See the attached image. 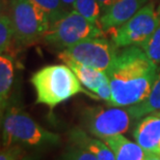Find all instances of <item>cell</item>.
I'll list each match as a JSON object with an SVG mask.
<instances>
[{"label": "cell", "instance_id": "1", "mask_svg": "<svg viewBox=\"0 0 160 160\" xmlns=\"http://www.w3.org/2000/svg\"><path fill=\"white\" fill-rule=\"evenodd\" d=\"M158 67L139 46L124 48L106 72L111 88L108 105L128 108L144 101L154 84Z\"/></svg>", "mask_w": 160, "mask_h": 160}, {"label": "cell", "instance_id": "2", "mask_svg": "<svg viewBox=\"0 0 160 160\" xmlns=\"http://www.w3.org/2000/svg\"><path fill=\"white\" fill-rule=\"evenodd\" d=\"M30 81L36 93V103L45 104L50 108L80 92H86L76 74L67 64L43 67L33 73Z\"/></svg>", "mask_w": 160, "mask_h": 160}, {"label": "cell", "instance_id": "3", "mask_svg": "<svg viewBox=\"0 0 160 160\" xmlns=\"http://www.w3.org/2000/svg\"><path fill=\"white\" fill-rule=\"evenodd\" d=\"M58 134L42 127L30 116L16 107L6 108L2 117V146L23 145L28 147H48L59 144Z\"/></svg>", "mask_w": 160, "mask_h": 160}, {"label": "cell", "instance_id": "4", "mask_svg": "<svg viewBox=\"0 0 160 160\" xmlns=\"http://www.w3.org/2000/svg\"><path fill=\"white\" fill-rule=\"evenodd\" d=\"M102 35L103 30L100 26L90 22L73 9L51 24L43 39L56 49L66 50L81 40Z\"/></svg>", "mask_w": 160, "mask_h": 160}, {"label": "cell", "instance_id": "5", "mask_svg": "<svg viewBox=\"0 0 160 160\" xmlns=\"http://www.w3.org/2000/svg\"><path fill=\"white\" fill-rule=\"evenodd\" d=\"M12 21L17 42L28 46L43 38L50 27L45 13L33 4L31 0H13Z\"/></svg>", "mask_w": 160, "mask_h": 160}, {"label": "cell", "instance_id": "6", "mask_svg": "<svg viewBox=\"0 0 160 160\" xmlns=\"http://www.w3.org/2000/svg\"><path fill=\"white\" fill-rule=\"evenodd\" d=\"M132 118L126 108L121 107H90L82 113V122L91 135L101 139L123 134L131 125Z\"/></svg>", "mask_w": 160, "mask_h": 160}, {"label": "cell", "instance_id": "7", "mask_svg": "<svg viewBox=\"0 0 160 160\" xmlns=\"http://www.w3.org/2000/svg\"><path fill=\"white\" fill-rule=\"evenodd\" d=\"M159 24L154 1H149L129 21L113 29L111 40L118 48L141 46L150 38Z\"/></svg>", "mask_w": 160, "mask_h": 160}, {"label": "cell", "instance_id": "8", "mask_svg": "<svg viewBox=\"0 0 160 160\" xmlns=\"http://www.w3.org/2000/svg\"><path fill=\"white\" fill-rule=\"evenodd\" d=\"M119 48L102 36L91 37L63 50L59 54L95 69L107 72L118 55Z\"/></svg>", "mask_w": 160, "mask_h": 160}, {"label": "cell", "instance_id": "9", "mask_svg": "<svg viewBox=\"0 0 160 160\" xmlns=\"http://www.w3.org/2000/svg\"><path fill=\"white\" fill-rule=\"evenodd\" d=\"M148 0H115L102 12L99 26L103 31H109L129 21Z\"/></svg>", "mask_w": 160, "mask_h": 160}, {"label": "cell", "instance_id": "10", "mask_svg": "<svg viewBox=\"0 0 160 160\" xmlns=\"http://www.w3.org/2000/svg\"><path fill=\"white\" fill-rule=\"evenodd\" d=\"M133 138L146 152L160 154V115L152 113L141 118L133 130Z\"/></svg>", "mask_w": 160, "mask_h": 160}, {"label": "cell", "instance_id": "11", "mask_svg": "<svg viewBox=\"0 0 160 160\" xmlns=\"http://www.w3.org/2000/svg\"><path fill=\"white\" fill-rule=\"evenodd\" d=\"M58 57L64 64H67L74 71L78 80L80 81L81 85H83L84 87L87 88L94 94L95 97H96V93L103 85L109 83V78L104 71L95 69L93 67L81 64L77 62V61L71 59L70 57L62 55V54H59Z\"/></svg>", "mask_w": 160, "mask_h": 160}, {"label": "cell", "instance_id": "12", "mask_svg": "<svg viewBox=\"0 0 160 160\" xmlns=\"http://www.w3.org/2000/svg\"><path fill=\"white\" fill-rule=\"evenodd\" d=\"M115 156V160H145L146 151L137 142H131L123 134H117L103 139Z\"/></svg>", "mask_w": 160, "mask_h": 160}, {"label": "cell", "instance_id": "13", "mask_svg": "<svg viewBox=\"0 0 160 160\" xmlns=\"http://www.w3.org/2000/svg\"><path fill=\"white\" fill-rule=\"evenodd\" d=\"M70 141L91 152L97 160H115L112 150L104 142L90 137L81 129H74L70 132Z\"/></svg>", "mask_w": 160, "mask_h": 160}, {"label": "cell", "instance_id": "14", "mask_svg": "<svg viewBox=\"0 0 160 160\" xmlns=\"http://www.w3.org/2000/svg\"><path fill=\"white\" fill-rule=\"evenodd\" d=\"M127 110L133 119H141L149 114L160 111V66L147 98L137 104L128 107Z\"/></svg>", "mask_w": 160, "mask_h": 160}, {"label": "cell", "instance_id": "15", "mask_svg": "<svg viewBox=\"0 0 160 160\" xmlns=\"http://www.w3.org/2000/svg\"><path fill=\"white\" fill-rule=\"evenodd\" d=\"M15 77V66L13 58L8 54H1L0 56V105L1 116L6 111L8 104L9 94Z\"/></svg>", "mask_w": 160, "mask_h": 160}, {"label": "cell", "instance_id": "16", "mask_svg": "<svg viewBox=\"0 0 160 160\" xmlns=\"http://www.w3.org/2000/svg\"><path fill=\"white\" fill-rule=\"evenodd\" d=\"M31 1L40 11H42L48 17L50 25L71 12L66 8L62 0H31Z\"/></svg>", "mask_w": 160, "mask_h": 160}, {"label": "cell", "instance_id": "17", "mask_svg": "<svg viewBox=\"0 0 160 160\" xmlns=\"http://www.w3.org/2000/svg\"><path fill=\"white\" fill-rule=\"evenodd\" d=\"M73 9L79 12L90 22L99 26L102 9L98 0H75Z\"/></svg>", "mask_w": 160, "mask_h": 160}, {"label": "cell", "instance_id": "18", "mask_svg": "<svg viewBox=\"0 0 160 160\" xmlns=\"http://www.w3.org/2000/svg\"><path fill=\"white\" fill-rule=\"evenodd\" d=\"M15 36L12 18L6 15L0 17V52L5 53L11 46L12 39Z\"/></svg>", "mask_w": 160, "mask_h": 160}, {"label": "cell", "instance_id": "19", "mask_svg": "<svg viewBox=\"0 0 160 160\" xmlns=\"http://www.w3.org/2000/svg\"><path fill=\"white\" fill-rule=\"evenodd\" d=\"M156 65L160 66V24L150 38L139 46Z\"/></svg>", "mask_w": 160, "mask_h": 160}, {"label": "cell", "instance_id": "20", "mask_svg": "<svg viewBox=\"0 0 160 160\" xmlns=\"http://www.w3.org/2000/svg\"><path fill=\"white\" fill-rule=\"evenodd\" d=\"M63 160H97V158L82 146L72 142V146L63 154Z\"/></svg>", "mask_w": 160, "mask_h": 160}, {"label": "cell", "instance_id": "21", "mask_svg": "<svg viewBox=\"0 0 160 160\" xmlns=\"http://www.w3.org/2000/svg\"><path fill=\"white\" fill-rule=\"evenodd\" d=\"M25 157V152L19 145L2 147L0 152V160H19Z\"/></svg>", "mask_w": 160, "mask_h": 160}, {"label": "cell", "instance_id": "22", "mask_svg": "<svg viewBox=\"0 0 160 160\" xmlns=\"http://www.w3.org/2000/svg\"><path fill=\"white\" fill-rule=\"evenodd\" d=\"M114 1L115 0H98L99 4H100V8L102 9V12H103L104 11H106V9L109 8Z\"/></svg>", "mask_w": 160, "mask_h": 160}, {"label": "cell", "instance_id": "23", "mask_svg": "<svg viewBox=\"0 0 160 160\" xmlns=\"http://www.w3.org/2000/svg\"><path fill=\"white\" fill-rule=\"evenodd\" d=\"M145 160H160V154L152 152H146Z\"/></svg>", "mask_w": 160, "mask_h": 160}, {"label": "cell", "instance_id": "24", "mask_svg": "<svg viewBox=\"0 0 160 160\" xmlns=\"http://www.w3.org/2000/svg\"><path fill=\"white\" fill-rule=\"evenodd\" d=\"M62 1H63V5L66 6V8L68 9V11H71L70 8H73L75 0H62Z\"/></svg>", "mask_w": 160, "mask_h": 160}, {"label": "cell", "instance_id": "25", "mask_svg": "<svg viewBox=\"0 0 160 160\" xmlns=\"http://www.w3.org/2000/svg\"><path fill=\"white\" fill-rule=\"evenodd\" d=\"M19 160H36V158L32 157V156H25V157H23L22 159H19Z\"/></svg>", "mask_w": 160, "mask_h": 160}, {"label": "cell", "instance_id": "26", "mask_svg": "<svg viewBox=\"0 0 160 160\" xmlns=\"http://www.w3.org/2000/svg\"><path fill=\"white\" fill-rule=\"evenodd\" d=\"M156 12H157V16H158V19H159V22H160V2L158 6L156 8Z\"/></svg>", "mask_w": 160, "mask_h": 160}, {"label": "cell", "instance_id": "27", "mask_svg": "<svg viewBox=\"0 0 160 160\" xmlns=\"http://www.w3.org/2000/svg\"><path fill=\"white\" fill-rule=\"evenodd\" d=\"M155 113H156V114H158V115H160V111H159V112H155Z\"/></svg>", "mask_w": 160, "mask_h": 160}, {"label": "cell", "instance_id": "28", "mask_svg": "<svg viewBox=\"0 0 160 160\" xmlns=\"http://www.w3.org/2000/svg\"><path fill=\"white\" fill-rule=\"evenodd\" d=\"M148 1H154V0H148Z\"/></svg>", "mask_w": 160, "mask_h": 160}]
</instances>
